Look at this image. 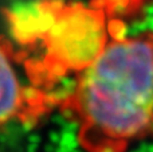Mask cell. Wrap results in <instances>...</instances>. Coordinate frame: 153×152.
I'll return each mask as SVG.
<instances>
[{
  "label": "cell",
  "instance_id": "obj_1",
  "mask_svg": "<svg viewBox=\"0 0 153 152\" xmlns=\"http://www.w3.org/2000/svg\"><path fill=\"white\" fill-rule=\"evenodd\" d=\"M118 24V22H117ZM113 35L59 104L85 152H128L153 137V30Z\"/></svg>",
  "mask_w": 153,
  "mask_h": 152
},
{
  "label": "cell",
  "instance_id": "obj_2",
  "mask_svg": "<svg viewBox=\"0 0 153 152\" xmlns=\"http://www.w3.org/2000/svg\"><path fill=\"white\" fill-rule=\"evenodd\" d=\"M53 5V24L42 32L46 63L55 75L81 73L95 61L113 35L117 20L106 22L101 8L83 4Z\"/></svg>",
  "mask_w": 153,
  "mask_h": 152
},
{
  "label": "cell",
  "instance_id": "obj_3",
  "mask_svg": "<svg viewBox=\"0 0 153 152\" xmlns=\"http://www.w3.org/2000/svg\"><path fill=\"white\" fill-rule=\"evenodd\" d=\"M16 58L11 42L0 35V128L15 120L35 123L51 104L46 94L22 83L15 66Z\"/></svg>",
  "mask_w": 153,
  "mask_h": 152
}]
</instances>
